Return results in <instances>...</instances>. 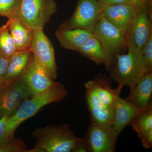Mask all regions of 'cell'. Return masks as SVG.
<instances>
[{
  "label": "cell",
  "instance_id": "3957f363",
  "mask_svg": "<svg viewBox=\"0 0 152 152\" xmlns=\"http://www.w3.org/2000/svg\"><path fill=\"white\" fill-rule=\"evenodd\" d=\"M127 47V53L118 55L107 69L110 78L118 83L115 90L119 95L123 87L132 86L147 74L141 51L130 44Z\"/></svg>",
  "mask_w": 152,
  "mask_h": 152
},
{
  "label": "cell",
  "instance_id": "7402d4cb",
  "mask_svg": "<svg viewBox=\"0 0 152 152\" xmlns=\"http://www.w3.org/2000/svg\"><path fill=\"white\" fill-rule=\"evenodd\" d=\"M21 0H0V16L19 18Z\"/></svg>",
  "mask_w": 152,
  "mask_h": 152
},
{
  "label": "cell",
  "instance_id": "ac0fdd59",
  "mask_svg": "<svg viewBox=\"0 0 152 152\" xmlns=\"http://www.w3.org/2000/svg\"><path fill=\"white\" fill-rule=\"evenodd\" d=\"M143 110L133 105L120 96H117L113 124L118 134L119 135L131 121Z\"/></svg>",
  "mask_w": 152,
  "mask_h": 152
},
{
  "label": "cell",
  "instance_id": "9a60e30c",
  "mask_svg": "<svg viewBox=\"0 0 152 152\" xmlns=\"http://www.w3.org/2000/svg\"><path fill=\"white\" fill-rule=\"evenodd\" d=\"M32 57L30 50L17 51L10 58V62L7 72L0 87L10 84L21 78Z\"/></svg>",
  "mask_w": 152,
  "mask_h": 152
},
{
  "label": "cell",
  "instance_id": "7a4b0ae2",
  "mask_svg": "<svg viewBox=\"0 0 152 152\" xmlns=\"http://www.w3.org/2000/svg\"><path fill=\"white\" fill-rule=\"evenodd\" d=\"M67 94L64 86L58 82L56 85L46 91L25 100L16 111L7 118L6 130L9 137H15V132L19 126L34 116L44 107L62 100Z\"/></svg>",
  "mask_w": 152,
  "mask_h": 152
},
{
  "label": "cell",
  "instance_id": "277c9868",
  "mask_svg": "<svg viewBox=\"0 0 152 152\" xmlns=\"http://www.w3.org/2000/svg\"><path fill=\"white\" fill-rule=\"evenodd\" d=\"M31 134L37 142L26 152H72L80 139L66 124L37 128Z\"/></svg>",
  "mask_w": 152,
  "mask_h": 152
},
{
  "label": "cell",
  "instance_id": "ba28073f",
  "mask_svg": "<svg viewBox=\"0 0 152 152\" xmlns=\"http://www.w3.org/2000/svg\"><path fill=\"white\" fill-rule=\"evenodd\" d=\"M93 34L111 57L113 62L127 48V35L107 20L102 15Z\"/></svg>",
  "mask_w": 152,
  "mask_h": 152
},
{
  "label": "cell",
  "instance_id": "30bf717a",
  "mask_svg": "<svg viewBox=\"0 0 152 152\" xmlns=\"http://www.w3.org/2000/svg\"><path fill=\"white\" fill-rule=\"evenodd\" d=\"M152 8L147 6L136 8L128 34V43L140 50L152 33Z\"/></svg>",
  "mask_w": 152,
  "mask_h": 152
},
{
  "label": "cell",
  "instance_id": "d4e9b609",
  "mask_svg": "<svg viewBox=\"0 0 152 152\" xmlns=\"http://www.w3.org/2000/svg\"><path fill=\"white\" fill-rule=\"evenodd\" d=\"M8 117L6 115L0 118V145L12 139L9 137L6 130V121Z\"/></svg>",
  "mask_w": 152,
  "mask_h": 152
},
{
  "label": "cell",
  "instance_id": "6da1fadb",
  "mask_svg": "<svg viewBox=\"0 0 152 152\" xmlns=\"http://www.w3.org/2000/svg\"><path fill=\"white\" fill-rule=\"evenodd\" d=\"M85 87L91 123L113 124L117 97L120 95L112 88L111 79L100 73L86 83Z\"/></svg>",
  "mask_w": 152,
  "mask_h": 152
},
{
  "label": "cell",
  "instance_id": "4316f807",
  "mask_svg": "<svg viewBox=\"0 0 152 152\" xmlns=\"http://www.w3.org/2000/svg\"><path fill=\"white\" fill-rule=\"evenodd\" d=\"M130 2L136 8L144 6L152 8V0H130Z\"/></svg>",
  "mask_w": 152,
  "mask_h": 152
},
{
  "label": "cell",
  "instance_id": "603a6c76",
  "mask_svg": "<svg viewBox=\"0 0 152 152\" xmlns=\"http://www.w3.org/2000/svg\"><path fill=\"white\" fill-rule=\"evenodd\" d=\"M140 51L147 73L152 72V33Z\"/></svg>",
  "mask_w": 152,
  "mask_h": 152
},
{
  "label": "cell",
  "instance_id": "2e32d148",
  "mask_svg": "<svg viewBox=\"0 0 152 152\" xmlns=\"http://www.w3.org/2000/svg\"><path fill=\"white\" fill-rule=\"evenodd\" d=\"M129 125L135 131L144 148H152V105L142 111Z\"/></svg>",
  "mask_w": 152,
  "mask_h": 152
},
{
  "label": "cell",
  "instance_id": "9c48e42d",
  "mask_svg": "<svg viewBox=\"0 0 152 152\" xmlns=\"http://www.w3.org/2000/svg\"><path fill=\"white\" fill-rule=\"evenodd\" d=\"M30 50L36 61L51 78L55 80L57 77V67L54 49L51 41L44 34L43 30L33 31Z\"/></svg>",
  "mask_w": 152,
  "mask_h": 152
},
{
  "label": "cell",
  "instance_id": "5bb4252c",
  "mask_svg": "<svg viewBox=\"0 0 152 152\" xmlns=\"http://www.w3.org/2000/svg\"><path fill=\"white\" fill-rule=\"evenodd\" d=\"M129 88V94L125 99L126 100L141 110L152 105V72L145 75Z\"/></svg>",
  "mask_w": 152,
  "mask_h": 152
},
{
  "label": "cell",
  "instance_id": "4fadbf2b",
  "mask_svg": "<svg viewBox=\"0 0 152 152\" xmlns=\"http://www.w3.org/2000/svg\"><path fill=\"white\" fill-rule=\"evenodd\" d=\"M136 8L130 2L103 7L102 16L128 36Z\"/></svg>",
  "mask_w": 152,
  "mask_h": 152
},
{
  "label": "cell",
  "instance_id": "83f0119b",
  "mask_svg": "<svg viewBox=\"0 0 152 152\" xmlns=\"http://www.w3.org/2000/svg\"><path fill=\"white\" fill-rule=\"evenodd\" d=\"M103 7L129 2L130 0H99Z\"/></svg>",
  "mask_w": 152,
  "mask_h": 152
},
{
  "label": "cell",
  "instance_id": "ffe728a7",
  "mask_svg": "<svg viewBox=\"0 0 152 152\" xmlns=\"http://www.w3.org/2000/svg\"><path fill=\"white\" fill-rule=\"evenodd\" d=\"M77 52L87 58L91 60L98 65H104L107 69L113 62L111 57L94 35Z\"/></svg>",
  "mask_w": 152,
  "mask_h": 152
},
{
  "label": "cell",
  "instance_id": "8fae6325",
  "mask_svg": "<svg viewBox=\"0 0 152 152\" xmlns=\"http://www.w3.org/2000/svg\"><path fill=\"white\" fill-rule=\"evenodd\" d=\"M29 97L27 88L22 78L0 87V118L13 114Z\"/></svg>",
  "mask_w": 152,
  "mask_h": 152
},
{
  "label": "cell",
  "instance_id": "e0dca14e",
  "mask_svg": "<svg viewBox=\"0 0 152 152\" xmlns=\"http://www.w3.org/2000/svg\"><path fill=\"white\" fill-rule=\"evenodd\" d=\"M55 36L61 47L66 50L77 51L90 38L93 33L80 28L59 29L55 32Z\"/></svg>",
  "mask_w": 152,
  "mask_h": 152
},
{
  "label": "cell",
  "instance_id": "52a82bcc",
  "mask_svg": "<svg viewBox=\"0 0 152 152\" xmlns=\"http://www.w3.org/2000/svg\"><path fill=\"white\" fill-rule=\"evenodd\" d=\"M118 136L113 124L91 123L83 139L87 152H114Z\"/></svg>",
  "mask_w": 152,
  "mask_h": 152
},
{
  "label": "cell",
  "instance_id": "484cf974",
  "mask_svg": "<svg viewBox=\"0 0 152 152\" xmlns=\"http://www.w3.org/2000/svg\"><path fill=\"white\" fill-rule=\"evenodd\" d=\"M10 58L0 56V86L8 68Z\"/></svg>",
  "mask_w": 152,
  "mask_h": 152
},
{
  "label": "cell",
  "instance_id": "5b68a950",
  "mask_svg": "<svg viewBox=\"0 0 152 152\" xmlns=\"http://www.w3.org/2000/svg\"><path fill=\"white\" fill-rule=\"evenodd\" d=\"M56 11L54 0H21L19 18L32 31L43 30Z\"/></svg>",
  "mask_w": 152,
  "mask_h": 152
},
{
  "label": "cell",
  "instance_id": "8992f818",
  "mask_svg": "<svg viewBox=\"0 0 152 152\" xmlns=\"http://www.w3.org/2000/svg\"><path fill=\"white\" fill-rule=\"evenodd\" d=\"M103 11V7L99 0H78L72 15L58 29L80 28L93 33Z\"/></svg>",
  "mask_w": 152,
  "mask_h": 152
},
{
  "label": "cell",
  "instance_id": "44dd1931",
  "mask_svg": "<svg viewBox=\"0 0 152 152\" xmlns=\"http://www.w3.org/2000/svg\"><path fill=\"white\" fill-rule=\"evenodd\" d=\"M16 51L7 24L0 27V56L10 58Z\"/></svg>",
  "mask_w": 152,
  "mask_h": 152
},
{
  "label": "cell",
  "instance_id": "d6986e66",
  "mask_svg": "<svg viewBox=\"0 0 152 152\" xmlns=\"http://www.w3.org/2000/svg\"><path fill=\"white\" fill-rule=\"evenodd\" d=\"M6 24L12 38L16 51L30 50L33 31L27 27L19 18H9Z\"/></svg>",
  "mask_w": 152,
  "mask_h": 152
},
{
  "label": "cell",
  "instance_id": "cb8c5ba5",
  "mask_svg": "<svg viewBox=\"0 0 152 152\" xmlns=\"http://www.w3.org/2000/svg\"><path fill=\"white\" fill-rule=\"evenodd\" d=\"M27 147L24 141L14 137L0 145V152H26Z\"/></svg>",
  "mask_w": 152,
  "mask_h": 152
},
{
  "label": "cell",
  "instance_id": "7c38bea8",
  "mask_svg": "<svg viewBox=\"0 0 152 152\" xmlns=\"http://www.w3.org/2000/svg\"><path fill=\"white\" fill-rule=\"evenodd\" d=\"M21 78L26 84L30 97L43 92L58 83L51 78L33 55L29 64Z\"/></svg>",
  "mask_w": 152,
  "mask_h": 152
}]
</instances>
